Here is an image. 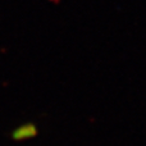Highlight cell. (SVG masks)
<instances>
[{"mask_svg": "<svg viewBox=\"0 0 146 146\" xmlns=\"http://www.w3.org/2000/svg\"><path fill=\"white\" fill-rule=\"evenodd\" d=\"M38 129L35 123H25L18 126L14 131H12L10 137H12L13 141H26V140L36 137Z\"/></svg>", "mask_w": 146, "mask_h": 146, "instance_id": "obj_1", "label": "cell"}]
</instances>
